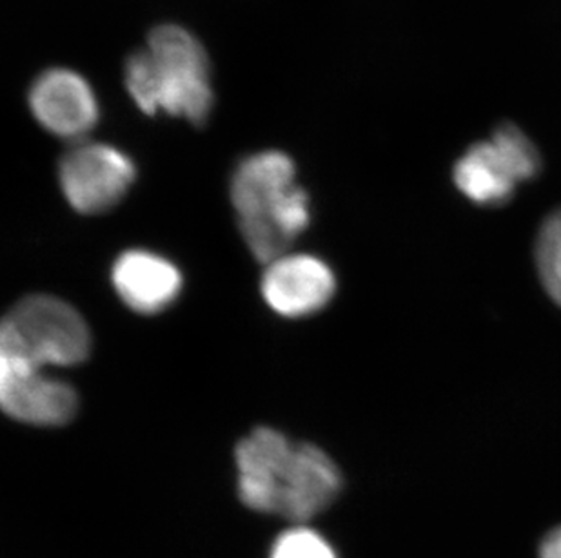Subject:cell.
Masks as SVG:
<instances>
[{
	"mask_svg": "<svg viewBox=\"0 0 561 558\" xmlns=\"http://www.w3.org/2000/svg\"><path fill=\"white\" fill-rule=\"evenodd\" d=\"M44 370L0 353V410L32 427H64L79 410V395Z\"/></svg>",
	"mask_w": 561,
	"mask_h": 558,
	"instance_id": "cell-7",
	"label": "cell"
},
{
	"mask_svg": "<svg viewBox=\"0 0 561 558\" xmlns=\"http://www.w3.org/2000/svg\"><path fill=\"white\" fill-rule=\"evenodd\" d=\"M239 229L254 258L271 264L289 251L311 222L309 196L297 185V167L282 151L251 154L231 178Z\"/></svg>",
	"mask_w": 561,
	"mask_h": 558,
	"instance_id": "cell-2",
	"label": "cell"
},
{
	"mask_svg": "<svg viewBox=\"0 0 561 558\" xmlns=\"http://www.w3.org/2000/svg\"><path fill=\"white\" fill-rule=\"evenodd\" d=\"M300 443L275 428L260 427L234 450L239 497L250 510L282 515L297 474Z\"/></svg>",
	"mask_w": 561,
	"mask_h": 558,
	"instance_id": "cell-5",
	"label": "cell"
},
{
	"mask_svg": "<svg viewBox=\"0 0 561 558\" xmlns=\"http://www.w3.org/2000/svg\"><path fill=\"white\" fill-rule=\"evenodd\" d=\"M27 101L35 120L66 140L85 137L101 116L95 91L71 69L54 68L38 74Z\"/></svg>",
	"mask_w": 561,
	"mask_h": 558,
	"instance_id": "cell-8",
	"label": "cell"
},
{
	"mask_svg": "<svg viewBox=\"0 0 561 558\" xmlns=\"http://www.w3.org/2000/svg\"><path fill=\"white\" fill-rule=\"evenodd\" d=\"M124 80L146 115L165 113L198 127L211 116V63L201 40L184 27H154L146 48L127 58Z\"/></svg>",
	"mask_w": 561,
	"mask_h": 558,
	"instance_id": "cell-1",
	"label": "cell"
},
{
	"mask_svg": "<svg viewBox=\"0 0 561 558\" xmlns=\"http://www.w3.org/2000/svg\"><path fill=\"white\" fill-rule=\"evenodd\" d=\"M270 558H339L333 544L306 524L282 533L271 549Z\"/></svg>",
	"mask_w": 561,
	"mask_h": 558,
	"instance_id": "cell-12",
	"label": "cell"
},
{
	"mask_svg": "<svg viewBox=\"0 0 561 558\" xmlns=\"http://www.w3.org/2000/svg\"><path fill=\"white\" fill-rule=\"evenodd\" d=\"M538 558H561V524L552 527L538 546Z\"/></svg>",
	"mask_w": 561,
	"mask_h": 558,
	"instance_id": "cell-13",
	"label": "cell"
},
{
	"mask_svg": "<svg viewBox=\"0 0 561 558\" xmlns=\"http://www.w3.org/2000/svg\"><path fill=\"white\" fill-rule=\"evenodd\" d=\"M540 151L514 124H502L489 140L474 143L456 160L453 182L467 200L482 207H502L519 185L540 174Z\"/></svg>",
	"mask_w": 561,
	"mask_h": 558,
	"instance_id": "cell-4",
	"label": "cell"
},
{
	"mask_svg": "<svg viewBox=\"0 0 561 558\" xmlns=\"http://www.w3.org/2000/svg\"><path fill=\"white\" fill-rule=\"evenodd\" d=\"M91 333L73 306L54 295H30L0 319V353L41 369L88 359Z\"/></svg>",
	"mask_w": 561,
	"mask_h": 558,
	"instance_id": "cell-3",
	"label": "cell"
},
{
	"mask_svg": "<svg viewBox=\"0 0 561 558\" xmlns=\"http://www.w3.org/2000/svg\"><path fill=\"white\" fill-rule=\"evenodd\" d=\"M535 258L543 289L561 309V207L538 229Z\"/></svg>",
	"mask_w": 561,
	"mask_h": 558,
	"instance_id": "cell-11",
	"label": "cell"
},
{
	"mask_svg": "<svg viewBox=\"0 0 561 558\" xmlns=\"http://www.w3.org/2000/svg\"><path fill=\"white\" fill-rule=\"evenodd\" d=\"M112 283L124 305L151 316L179 300L184 278L179 267L164 256L133 248L121 254L113 264Z\"/></svg>",
	"mask_w": 561,
	"mask_h": 558,
	"instance_id": "cell-10",
	"label": "cell"
},
{
	"mask_svg": "<svg viewBox=\"0 0 561 558\" xmlns=\"http://www.w3.org/2000/svg\"><path fill=\"white\" fill-rule=\"evenodd\" d=\"M336 278L323 259L312 254H289L267 264L262 295L271 311L284 317H308L329 305Z\"/></svg>",
	"mask_w": 561,
	"mask_h": 558,
	"instance_id": "cell-9",
	"label": "cell"
},
{
	"mask_svg": "<svg viewBox=\"0 0 561 558\" xmlns=\"http://www.w3.org/2000/svg\"><path fill=\"white\" fill-rule=\"evenodd\" d=\"M135 178L133 160L107 143H80L60 160V189L69 206L82 214H102L117 207Z\"/></svg>",
	"mask_w": 561,
	"mask_h": 558,
	"instance_id": "cell-6",
	"label": "cell"
}]
</instances>
